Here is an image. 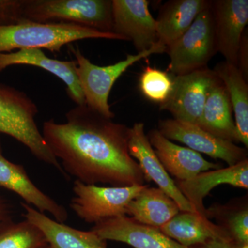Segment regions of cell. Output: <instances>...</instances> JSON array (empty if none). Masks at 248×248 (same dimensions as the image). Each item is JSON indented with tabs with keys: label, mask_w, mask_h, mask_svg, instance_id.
<instances>
[{
	"label": "cell",
	"mask_w": 248,
	"mask_h": 248,
	"mask_svg": "<svg viewBox=\"0 0 248 248\" xmlns=\"http://www.w3.org/2000/svg\"><path fill=\"white\" fill-rule=\"evenodd\" d=\"M65 123L50 119L42 135L65 174L89 185H145L144 175L128 151V128L87 106L66 114Z\"/></svg>",
	"instance_id": "1"
},
{
	"label": "cell",
	"mask_w": 248,
	"mask_h": 248,
	"mask_svg": "<svg viewBox=\"0 0 248 248\" xmlns=\"http://www.w3.org/2000/svg\"><path fill=\"white\" fill-rule=\"evenodd\" d=\"M86 39L125 41L111 32L66 23H39L27 21L9 26H0V53L17 49H42L59 53L62 47Z\"/></svg>",
	"instance_id": "2"
},
{
	"label": "cell",
	"mask_w": 248,
	"mask_h": 248,
	"mask_svg": "<svg viewBox=\"0 0 248 248\" xmlns=\"http://www.w3.org/2000/svg\"><path fill=\"white\" fill-rule=\"evenodd\" d=\"M37 113L35 103L25 93L0 83V133L20 142L37 159L66 175L37 127Z\"/></svg>",
	"instance_id": "3"
},
{
	"label": "cell",
	"mask_w": 248,
	"mask_h": 248,
	"mask_svg": "<svg viewBox=\"0 0 248 248\" xmlns=\"http://www.w3.org/2000/svg\"><path fill=\"white\" fill-rule=\"evenodd\" d=\"M22 8L25 21L66 23L113 33L110 0H22Z\"/></svg>",
	"instance_id": "4"
},
{
	"label": "cell",
	"mask_w": 248,
	"mask_h": 248,
	"mask_svg": "<svg viewBox=\"0 0 248 248\" xmlns=\"http://www.w3.org/2000/svg\"><path fill=\"white\" fill-rule=\"evenodd\" d=\"M166 46L157 42L146 51L136 55H127L125 60L114 64L99 66L86 58L78 47H70L76 59L77 76L84 95L86 105L104 117L112 120L115 114L110 110L108 98L115 81L134 63L153 54L166 53Z\"/></svg>",
	"instance_id": "5"
},
{
	"label": "cell",
	"mask_w": 248,
	"mask_h": 248,
	"mask_svg": "<svg viewBox=\"0 0 248 248\" xmlns=\"http://www.w3.org/2000/svg\"><path fill=\"white\" fill-rule=\"evenodd\" d=\"M169 71L182 76L205 68L218 53L211 1L179 38L168 46Z\"/></svg>",
	"instance_id": "6"
},
{
	"label": "cell",
	"mask_w": 248,
	"mask_h": 248,
	"mask_svg": "<svg viewBox=\"0 0 248 248\" xmlns=\"http://www.w3.org/2000/svg\"><path fill=\"white\" fill-rule=\"evenodd\" d=\"M148 185L125 187L89 185L76 180L70 206L86 223L100 222L126 215V207Z\"/></svg>",
	"instance_id": "7"
},
{
	"label": "cell",
	"mask_w": 248,
	"mask_h": 248,
	"mask_svg": "<svg viewBox=\"0 0 248 248\" xmlns=\"http://www.w3.org/2000/svg\"><path fill=\"white\" fill-rule=\"evenodd\" d=\"M218 79L208 67L187 74L174 76L172 89L161 110L169 111L175 120L198 124L202 117L209 90Z\"/></svg>",
	"instance_id": "8"
},
{
	"label": "cell",
	"mask_w": 248,
	"mask_h": 248,
	"mask_svg": "<svg viewBox=\"0 0 248 248\" xmlns=\"http://www.w3.org/2000/svg\"><path fill=\"white\" fill-rule=\"evenodd\" d=\"M158 130L168 140L181 142L192 151L213 159L223 160L229 166L248 159L246 148L217 138L195 124L168 119L159 121Z\"/></svg>",
	"instance_id": "9"
},
{
	"label": "cell",
	"mask_w": 248,
	"mask_h": 248,
	"mask_svg": "<svg viewBox=\"0 0 248 248\" xmlns=\"http://www.w3.org/2000/svg\"><path fill=\"white\" fill-rule=\"evenodd\" d=\"M147 0H112V32L133 42L138 53L158 42L156 19Z\"/></svg>",
	"instance_id": "10"
},
{
	"label": "cell",
	"mask_w": 248,
	"mask_h": 248,
	"mask_svg": "<svg viewBox=\"0 0 248 248\" xmlns=\"http://www.w3.org/2000/svg\"><path fill=\"white\" fill-rule=\"evenodd\" d=\"M128 151L130 156L137 159L146 182H154L177 204L180 211L197 213L159 161L145 133L144 124L141 122L134 124L130 128Z\"/></svg>",
	"instance_id": "11"
},
{
	"label": "cell",
	"mask_w": 248,
	"mask_h": 248,
	"mask_svg": "<svg viewBox=\"0 0 248 248\" xmlns=\"http://www.w3.org/2000/svg\"><path fill=\"white\" fill-rule=\"evenodd\" d=\"M217 50L238 67L241 38L248 23V0L211 1Z\"/></svg>",
	"instance_id": "12"
},
{
	"label": "cell",
	"mask_w": 248,
	"mask_h": 248,
	"mask_svg": "<svg viewBox=\"0 0 248 248\" xmlns=\"http://www.w3.org/2000/svg\"><path fill=\"white\" fill-rule=\"evenodd\" d=\"M91 231L106 241L124 243L134 248H188L165 235L159 228L143 224L127 215L98 223Z\"/></svg>",
	"instance_id": "13"
},
{
	"label": "cell",
	"mask_w": 248,
	"mask_h": 248,
	"mask_svg": "<svg viewBox=\"0 0 248 248\" xmlns=\"http://www.w3.org/2000/svg\"><path fill=\"white\" fill-rule=\"evenodd\" d=\"M0 187L17 194L24 203L40 213H48L59 223H64L68 215L66 208L40 190L31 181L22 165L6 159L2 153L0 140Z\"/></svg>",
	"instance_id": "14"
},
{
	"label": "cell",
	"mask_w": 248,
	"mask_h": 248,
	"mask_svg": "<svg viewBox=\"0 0 248 248\" xmlns=\"http://www.w3.org/2000/svg\"><path fill=\"white\" fill-rule=\"evenodd\" d=\"M147 136L165 170L177 181L189 180L201 172L221 169V165L207 161L200 153L173 143L158 129H152Z\"/></svg>",
	"instance_id": "15"
},
{
	"label": "cell",
	"mask_w": 248,
	"mask_h": 248,
	"mask_svg": "<svg viewBox=\"0 0 248 248\" xmlns=\"http://www.w3.org/2000/svg\"><path fill=\"white\" fill-rule=\"evenodd\" d=\"M174 182L195 211L206 217V208L204 206L203 200L217 186L228 184L247 190L248 159H245L234 166H228L225 169L201 172L189 180Z\"/></svg>",
	"instance_id": "16"
},
{
	"label": "cell",
	"mask_w": 248,
	"mask_h": 248,
	"mask_svg": "<svg viewBox=\"0 0 248 248\" xmlns=\"http://www.w3.org/2000/svg\"><path fill=\"white\" fill-rule=\"evenodd\" d=\"M14 65H30L52 73L64 82L68 97L77 106L86 105V101L76 73V61H60L49 58L42 49H23L0 53V72Z\"/></svg>",
	"instance_id": "17"
},
{
	"label": "cell",
	"mask_w": 248,
	"mask_h": 248,
	"mask_svg": "<svg viewBox=\"0 0 248 248\" xmlns=\"http://www.w3.org/2000/svg\"><path fill=\"white\" fill-rule=\"evenodd\" d=\"M21 205L25 219L42 232L52 248H107V241L91 230L80 231L59 223L24 202Z\"/></svg>",
	"instance_id": "18"
},
{
	"label": "cell",
	"mask_w": 248,
	"mask_h": 248,
	"mask_svg": "<svg viewBox=\"0 0 248 248\" xmlns=\"http://www.w3.org/2000/svg\"><path fill=\"white\" fill-rule=\"evenodd\" d=\"M159 229L178 244L188 248L206 244L212 240L232 239L221 226L206 217L190 212H179Z\"/></svg>",
	"instance_id": "19"
},
{
	"label": "cell",
	"mask_w": 248,
	"mask_h": 248,
	"mask_svg": "<svg viewBox=\"0 0 248 248\" xmlns=\"http://www.w3.org/2000/svg\"><path fill=\"white\" fill-rule=\"evenodd\" d=\"M232 113L228 93L218 78L209 90L197 125L217 138L232 143L239 142Z\"/></svg>",
	"instance_id": "20"
},
{
	"label": "cell",
	"mask_w": 248,
	"mask_h": 248,
	"mask_svg": "<svg viewBox=\"0 0 248 248\" xmlns=\"http://www.w3.org/2000/svg\"><path fill=\"white\" fill-rule=\"evenodd\" d=\"M206 0H171L163 5L156 19L158 42L166 46L177 40L209 4Z\"/></svg>",
	"instance_id": "21"
},
{
	"label": "cell",
	"mask_w": 248,
	"mask_h": 248,
	"mask_svg": "<svg viewBox=\"0 0 248 248\" xmlns=\"http://www.w3.org/2000/svg\"><path fill=\"white\" fill-rule=\"evenodd\" d=\"M180 212V209L159 187L147 186L126 207V215L135 221L160 228Z\"/></svg>",
	"instance_id": "22"
},
{
	"label": "cell",
	"mask_w": 248,
	"mask_h": 248,
	"mask_svg": "<svg viewBox=\"0 0 248 248\" xmlns=\"http://www.w3.org/2000/svg\"><path fill=\"white\" fill-rule=\"evenodd\" d=\"M227 90L234 113L239 142L248 146V86L237 66L226 61L217 63L213 69Z\"/></svg>",
	"instance_id": "23"
},
{
	"label": "cell",
	"mask_w": 248,
	"mask_h": 248,
	"mask_svg": "<svg viewBox=\"0 0 248 248\" xmlns=\"http://www.w3.org/2000/svg\"><path fill=\"white\" fill-rule=\"evenodd\" d=\"M206 217L215 218L238 244H248V207L247 202L226 205H217L206 209Z\"/></svg>",
	"instance_id": "24"
},
{
	"label": "cell",
	"mask_w": 248,
	"mask_h": 248,
	"mask_svg": "<svg viewBox=\"0 0 248 248\" xmlns=\"http://www.w3.org/2000/svg\"><path fill=\"white\" fill-rule=\"evenodd\" d=\"M48 246L42 232L27 220L11 221L0 227V248H45Z\"/></svg>",
	"instance_id": "25"
},
{
	"label": "cell",
	"mask_w": 248,
	"mask_h": 248,
	"mask_svg": "<svg viewBox=\"0 0 248 248\" xmlns=\"http://www.w3.org/2000/svg\"><path fill=\"white\" fill-rule=\"evenodd\" d=\"M173 80L166 72L147 66L140 76V88L143 95L155 103L166 102L172 89Z\"/></svg>",
	"instance_id": "26"
},
{
	"label": "cell",
	"mask_w": 248,
	"mask_h": 248,
	"mask_svg": "<svg viewBox=\"0 0 248 248\" xmlns=\"http://www.w3.org/2000/svg\"><path fill=\"white\" fill-rule=\"evenodd\" d=\"M22 0H0V26L27 22L22 16Z\"/></svg>",
	"instance_id": "27"
},
{
	"label": "cell",
	"mask_w": 248,
	"mask_h": 248,
	"mask_svg": "<svg viewBox=\"0 0 248 248\" xmlns=\"http://www.w3.org/2000/svg\"><path fill=\"white\" fill-rule=\"evenodd\" d=\"M238 68L242 73L245 79L248 78V40L247 31H245L241 38L239 55H238Z\"/></svg>",
	"instance_id": "28"
},
{
	"label": "cell",
	"mask_w": 248,
	"mask_h": 248,
	"mask_svg": "<svg viewBox=\"0 0 248 248\" xmlns=\"http://www.w3.org/2000/svg\"><path fill=\"white\" fill-rule=\"evenodd\" d=\"M239 245L232 239H215L190 248H239Z\"/></svg>",
	"instance_id": "29"
},
{
	"label": "cell",
	"mask_w": 248,
	"mask_h": 248,
	"mask_svg": "<svg viewBox=\"0 0 248 248\" xmlns=\"http://www.w3.org/2000/svg\"><path fill=\"white\" fill-rule=\"evenodd\" d=\"M11 221V213L9 205L1 197H0V227Z\"/></svg>",
	"instance_id": "30"
},
{
	"label": "cell",
	"mask_w": 248,
	"mask_h": 248,
	"mask_svg": "<svg viewBox=\"0 0 248 248\" xmlns=\"http://www.w3.org/2000/svg\"><path fill=\"white\" fill-rule=\"evenodd\" d=\"M45 248H51V247H50V246H49V245H48V246H47V247H46Z\"/></svg>",
	"instance_id": "31"
}]
</instances>
